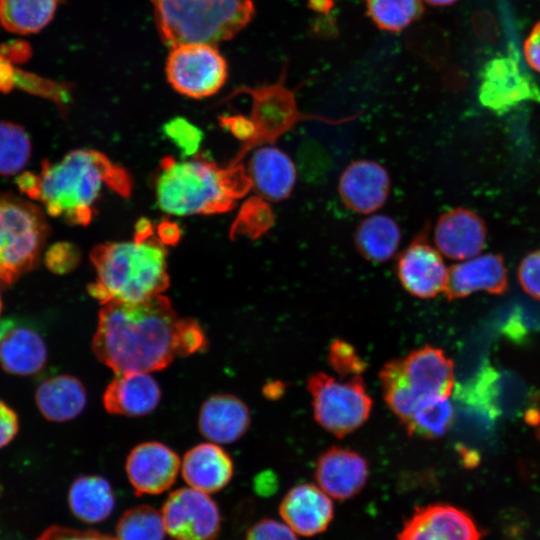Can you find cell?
<instances>
[{
    "instance_id": "c3c4849f",
    "label": "cell",
    "mask_w": 540,
    "mask_h": 540,
    "mask_svg": "<svg viewBox=\"0 0 540 540\" xmlns=\"http://www.w3.org/2000/svg\"><path fill=\"white\" fill-rule=\"evenodd\" d=\"M308 6L315 12L328 13L333 7V0H308Z\"/></svg>"
},
{
    "instance_id": "277c9868",
    "label": "cell",
    "mask_w": 540,
    "mask_h": 540,
    "mask_svg": "<svg viewBox=\"0 0 540 540\" xmlns=\"http://www.w3.org/2000/svg\"><path fill=\"white\" fill-rule=\"evenodd\" d=\"M252 188L247 169L239 163L221 167L203 155L162 160L155 192L159 208L171 215H208L232 210Z\"/></svg>"
},
{
    "instance_id": "681fc988",
    "label": "cell",
    "mask_w": 540,
    "mask_h": 540,
    "mask_svg": "<svg viewBox=\"0 0 540 540\" xmlns=\"http://www.w3.org/2000/svg\"><path fill=\"white\" fill-rule=\"evenodd\" d=\"M263 391L268 398H276L278 397V393L281 394L283 392V386L282 384L270 383Z\"/></svg>"
},
{
    "instance_id": "4316f807",
    "label": "cell",
    "mask_w": 540,
    "mask_h": 540,
    "mask_svg": "<svg viewBox=\"0 0 540 540\" xmlns=\"http://www.w3.org/2000/svg\"><path fill=\"white\" fill-rule=\"evenodd\" d=\"M402 232L398 223L388 215L375 214L364 218L356 227L355 247L366 260L382 263L398 251Z\"/></svg>"
},
{
    "instance_id": "52a82bcc",
    "label": "cell",
    "mask_w": 540,
    "mask_h": 540,
    "mask_svg": "<svg viewBox=\"0 0 540 540\" xmlns=\"http://www.w3.org/2000/svg\"><path fill=\"white\" fill-rule=\"evenodd\" d=\"M316 422L338 438L360 428L369 418L372 399L361 376L340 381L324 372L308 378Z\"/></svg>"
},
{
    "instance_id": "7dc6e473",
    "label": "cell",
    "mask_w": 540,
    "mask_h": 540,
    "mask_svg": "<svg viewBox=\"0 0 540 540\" xmlns=\"http://www.w3.org/2000/svg\"><path fill=\"white\" fill-rule=\"evenodd\" d=\"M157 236L165 245H172L179 240L180 229L176 224L164 221L157 227Z\"/></svg>"
},
{
    "instance_id": "9c48e42d",
    "label": "cell",
    "mask_w": 540,
    "mask_h": 540,
    "mask_svg": "<svg viewBox=\"0 0 540 540\" xmlns=\"http://www.w3.org/2000/svg\"><path fill=\"white\" fill-rule=\"evenodd\" d=\"M165 74L171 87L186 97L216 94L228 77V64L216 45L186 43L170 48Z\"/></svg>"
},
{
    "instance_id": "ba28073f",
    "label": "cell",
    "mask_w": 540,
    "mask_h": 540,
    "mask_svg": "<svg viewBox=\"0 0 540 540\" xmlns=\"http://www.w3.org/2000/svg\"><path fill=\"white\" fill-rule=\"evenodd\" d=\"M249 94L252 98L251 120L256 127L252 149L265 144H274L281 136L291 131L299 122L321 121L326 124H341L353 120L357 115L333 119L322 115L306 114L297 106L295 93L286 85V65L280 78L273 84L258 87H242L234 91Z\"/></svg>"
},
{
    "instance_id": "f35d334b",
    "label": "cell",
    "mask_w": 540,
    "mask_h": 540,
    "mask_svg": "<svg viewBox=\"0 0 540 540\" xmlns=\"http://www.w3.org/2000/svg\"><path fill=\"white\" fill-rule=\"evenodd\" d=\"M165 133L184 152L191 154L196 152L202 138L201 132L182 118L171 120L165 125Z\"/></svg>"
},
{
    "instance_id": "ab89813d",
    "label": "cell",
    "mask_w": 540,
    "mask_h": 540,
    "mask_svg": "<svg viewBox=\"0 0 540 540\" xmlns=\"http://www.w3.org/2000/svg\"><path fill=\"white\" fill-rule=\"evenodd\" d=\"M517 276L523 290L540 300V250L532 251L522 258Z\"/></svg>"
},
{
    "instance_id": "7a4b0ae2",
    "label": "cell",
    "mask_w": 540,
    "mask_h": 540,
    "mask_svg": "<svg viewBox=\"0 0 540 540\" xmlns=\"http://www.w3.org/2000/svg\"><path fill=\"white\" fill-rule=\"evenodd\" d=\"M19 189L38 200L48 214L69 223L87 225L104 186L129 196V175L104 154L87 149L69 152L60 161L44 160L38 174L26 172L17 178Z\"/></svg>"
},
{
    "instance_id": "5bb4252c",
    "label": "cell",
    "mask_w": 540,
    "mask_h": 540,
    "mask_svg": "<svg viewBox=\"0 0 540 540\" xmlns=\"http://www.w3.org/2000/svg\"><path fill=\"white\" fill-rule=\"evenodd\" d=\"M180 465V459L172 449L163 443L149 441L131 450L125 469L137 495H154L174 484Z\"/></svg>"
},
{
    "instance_id": "7bdbcfd3",
    "label": "cell",
    "mask_w": 540,
    "mask_h": 540,
    "mask_svg": "<svg viewBox=\"0 0 540 540\" xmlns=\"http://www.w3.org/2000/svg\"><path fill=\"white\" fill-rule=\"evenodd\" d=\"M540 327V317L531 318L528 313L516 309L504 322L502 328L504 334L515 341L522 340L528 333H532Z\"/></svg>"
},
{
    "instance_id": "60d3db41",
    "label": "cell",
    "mask_w": 540,
    "mask_h": 540,
    "mask_svg": "<svg viewBox=\"0 0 540 540\" xmlns=\"http://www.w3.org/2000/svg\"><path fill=\"white\" fill-rule=\"evenodd\" d=\"M246 540H298L297 534L283 521L264 518L248 530Z\"/></svg>"
},
{
    "instance_id": "7402d4cb",
    "label": "cell",
    "mask_w": 540,
    "mask_h": 540,
    "mask_svg": "<svg viewBox=\"0 0 540 540\" xmlns=\"http://www.w3.org/2000/svg\"><path fill=\"white\" fill-rule=\"evenodd\" d=\"M251 415L247 405L231 394H215L207 398L199 411L200 433L216 444H230L248 430Z\"/></svg>"
},
{
    "instance_id": "5b68a950",
    "label": "cell",
    "mask_w": 540,
    "mask_h": 540,
    "mask_svg": "<svg viewBox=\"0 0 540 540\" xmlns=\"http://www.w3.org/2000/svg\"><path fill=\"white\" fill-rule=\"evenodd\" d=\"M158 34L168 47L217 45L236 36L253 19V0H150Z\"/></svg>"
},
{
    "instance_id": "cb8c5ba5",
    "label": "cell",
    "mask_w": 540,
    "mask_h": 540,
    "mask_svg": "<svg viewBox=\"0 0 540 540\" xmlns=\"http://www.w3.org/2000/svg\"><path fill=\"white\" fill-rule=\"evenodd\" d=\"M182 476L194 489L207 494L223 489L234 468L229 454L216 443H201L188 450L182 460Z\"/></svg>"
},
{
    "instance_id": "d6a6232c",
    "label": "cell",
    "mask_w": 540,
    "mask_h": 540,
    "mask_svg": "<svg viewBox=\"0 0 540 540\" xmlns=\"http://www.w3.org/2000/svg\"><path fill=\"white\" fill-rule=\"evenodd\" d=\"M165 534L161 512L149 505L126 510L115 529L116 540H164Z\"/></svg>"
},
{
    "instance_id": "e0dca14e",
    "label": "cell",
    "mask_w": 540,
    "mask_h": 540,
    "mask_svg": "<svg viewBox=\"0 0 540 540\" xmlns=\"http://www.w3.org/2000/svg\"><path fill=\"white\" fill-rule=\"evenodd\" d=\"M484 220L473 210L457 207L442 213L434 229V243L439 252L452 260H466L479 255L486 244Z\"/></svg>"
},
{
    "instance_id": "9a60e30c",
    "label": "cell",
    "mask_w": 540,
    "mask_h": 540,
    "mask_svg": "<svg viewBox=\"0 0 540 540\" xmlns=\"http://www.w3.org/2000/svg\"><path fill=\"white\" fill-rule=\"evenodd\" d=\"M390 176L380 163L358 159L349 163L338 181V193L344 205L359 214H371L387 201Z\"/></svg>"
},
{
    "instance_id": "6da1fadb",
    "label": "cell",
    "mask_w": 540,
    "mask_h": 540,
    "mask_svg": "<svg viewBox=\"0 0 540 540\" xmlns=\"http://www.w3.org/2000/svg\"><path fill=\"white\" fill-rule=\"evenodd\" d=\"M101 305L92 350L115 374L159 371L173 361L179 318L167 297Z\"/></svg>"
},
{
    "instance_id": "2e32d148",
    "label": "cell",
    "mask_w": 540,
    "mask_h": 540,
    "mask_svg": "<svg viewBox=\"0 0 540 540\" xmlns=\"http://www.w3.org/2000/svg\"><path fill=\"white\" fill-rule=\"evenodd\" d=\"M314 477L317 486L332 499L347 500L366 485L369 464L354 450L332 446L317 459Z\"/></svg>"
},
{
    "instance_id": "484cf974",
    "label": "cell",
    "mask_w": 540,
    "mask_h": 540,
    "mask_svg": "<svg viewBox=\"0 0 540 540\" xmlns=\"http://www.w3.org/2000/svg\"><path fill=\"white\" fill-rule=\"evenodd\" d=\"M46 360V345L32 329L8 330L0 340V365L10 374L33 375L44 367Z\"/></svg>"
},
{
    "instance_id": "8d00e7d4",
    "label": "cell",
    "mask_w": 540,
    "mask_h": 540,
    "mask_svg": "<svg viewBox=\"0 0 540 540\" xmlns=\"http://www.w3.org/2000/svg\"><path fill=\"white\" fill-rule=\"evenodd\" d=\"M327 359L331 368L343 378L361 376L367 367L354 346L342 339L332 341Z\"/></svg>"
},
{
    "instance_id": "f907efd6",
    "label": "cell",
    "mask_w": 540,
    "mask_h": 540,
    "mask_svg": "<svg viewBox=\"0 0 540 540\" xmlns=\"http://www.w3.org/2000/svg\"><path fill=\"white\" fill-rule=\"evenodd\" d=\"M432 6H449L455 3L457 0H423Z\"/></svg>"
},
{
    "instance_id": "603a6c76",
    "label": "cell",
    "mask_w": 540,
    "mask_h": 540,
    "mask_svg": "<svg viewBox=\"0 0 540 540\" xmlns=\"http://www.w3.org/2000/svg\"><path fill=\"white\" fill-rule=\"evenodd\" d=\"M160 399V387L149 373H123L107 385L103 405L110 414L139 417L151 413Z\"/></svg>"
},
{
    "instance_id": "8fae6325",
    "label": "cell",
    "mask_w": 540,
    "mask_h": 540,
    "mask_svg": "<svg viewBox=\"0 0 540 540\" xmlns=\"http://www.w3.org/2000/svg\"><path fill=\"white\" fill-rule=\"evenodd\" d=\"M166 533L175 540H215L221 517L216 502L192 487L173 491L161 510Z\"/></svg>"
},
{
    "instance_id": "f5cc1de1",
    "label": "cell",
    "mask_w": 540,
    "mask_h": 540,
    "mask_svg": "<svg viewBox=\"0 0 540 540\" xmlns=\"http://www.w3.org/2000/svg\"><path fill=\"white\" fill-rule=\"evenodd\" d=\"M0 23H1V9H0Z\"/></svg>"
},
{
    "instance_id": "f1b7e54d",
    "label": "cell",
    "mask_w": 540,
    "mask_h": 540,
    "mask_svg": "<svg viewBox=\"0 0 540 540\" xmlns=\"http://www.w3.org/2000/svg\"><path fill=\"white\" fill-rule=\"evenodd\" d=\"M58 0H0L1 23L18 34L37 33L53 18Z\"/></svg>"
},
{
    "instance_id": "83f0119b",
    "label": "cell",
    "mask_w": 540,
    "mask_h": 540,
    "mask_svg": "<svg viewBox=\"0 0 540 540\" xmlns=\"http://www.w3.org/2000/svg\"><path fill=\"white\" fill-rule=\"evenodd\" d=\"M68 503L72 513L85 523H99L113 512L115 497L110 483L98 475L78 477L71 484Z\"/></svg>"
},
{
    "instance_id": "ffe728a7",
    "label": "cell",
    "mask_w": 540,
    "mask_h": 540,
    "mask_svg": "<svg viewBox=\"0 0 540 540\" xmlns=\"http://www.w3.org/2000/svg\"><path fill=\"white\" fill-rule=\"evenodd\" d=\"M252 187L262 198L279 202L287 199L296 184L297 171L291 157L273 144L255 148L249 161Z\"/></svg>"
},
{
    "instance_id": "ac0fdd59",
    "label": "cell",
    "mask_w": 540,
    "mask_h": 540,
    "mask_svg": "<svg viewBox=\"0 0 540 540\" xmlns=\"http://www.w3.org/2000/svg\"><path fill=\"white\" fill-rule=\"evenodd\" d=\"M279 515L297 535L312 537L329 527L334 517V505L319 486L302 483L292 487L282 498Z\"/></svg>"
},
{
    "instance_id": "836d02e7",
    "label": "cell",
    "mask_w": 540,
    "mask_h": 540,
    "mask_svg": "<svg viewBox=\"0 0 540 540\" xmlns=\"http://www.w3.org/2000/svg\"><path fill=\"white\" fill-rule=\"evenodd\" d=\"M31 155V141L23 127L0 121V176H12L25 167Z\"/></svg>"
},
{
    "instance_id": "816d5d0a",
    "label": "cell",
    "mask_w": 540,
    "mask_h": 540,
    "mask_svg": "<svg viewBox=\"0 0 540 540\" xmlns=\"http://www.w3.org/2000/svg\"><path fill=\"white\" fill-rule=\"evenodd\" d=\"M1 311H2V301H1V297H0V315H1Z\"/></svg>"
},
{
    "instance_id": "1f68e13d",
    "label": "cell",
    "mask_w": 540,
    "mask_h": 540,
    "mask_svg": "<svg viewBox=\"0 0 540 540\" xmlns=\"http://www.w3.org/2000/svg\"><path fill=\"white\" fill-rule=\"evenodd\" d=\"M366 13L380 29L401 32L418 20L424 11L423 0H364Z\"/></svg>"
},
{
    "instance_id": "4fadbf2b",
    "label": "cell",
    "mask_w": 540,
    "mask_h": 540,
    "mask_svg": "<svg viewBox=\"0 0 540 540\" xmlns=\"http://www.w3.org/2000/svg\"><path fill=\"white\" fill-rule=\"evenodd\" d=\"M441 255L428 242L425 233L415 237L397 257L396 275L401 286L421 299L444 292L448 268Z\"/></svg>"
},
{
    "instance_id": "bcb514c9",
    "label": "cell",
    "mask_w": 540,
    "mask_h": 540,
    "mask_svg": "<svg viewBox=\"0 0 540 540\" xmlns=\"http://www.w3.org/2000/svg\"><path fill=\"white\" fill-rule=\"evenodd\" d=\"M523 51L528 65L540 73V21L533 26L526 37Z\"/></svg>"
},
{
    "instance_id": "d4e9b609",
    "label": "cell",
    "mask_w": 540,
    "mask_h": 540,
    "mask_svg": "<svg viewBox=\"0 0 540 540\" xmlns=\"http://www.w3.org/2000/svg\"><path fill=\"white\" fill-rule=\"evenodd\" d=\"M35 400L41 414L49 421L65 422L84 410L87 393L83 383L71 375H58L43 381Z\"/></svg>"
},
{
    "instance_id": "30bf717a",
    "label": "cell",
    "mask_w": 540,
    "mask_h": 540,
    "mask_svg": "<svg viewBox=\"0 0 540 540\" xmlns=\"http://www.w3.org/2000/svg\"><path fill=\"white\" fill-rule=\"evenodd\" d=\"M478 97L484 107L501 115L524 102H540V87L518 58L497 56L480 72Z\"/></svg>"
},
{
    "instance_id": "f546056e",
    "label": "cell",
    "mask_w": 540,
    "mask_h": 540,
    "mask_svg": "<svg viewBox=\"0 0 540 540\" xmlns=\"http://www.w3.org/2000/svg\"><path fill=\"white\" fill-rule=\"evenodd\" d=\"M379 379L385 403L400 423L405 426L421 399L410 385L402 358L386 362L379 372Z\"/></svg>"
},
{
    "instance_id": "d6986e66",
    "label": "cell",
    "mask_w": 540,
    "mask_h": 540,
    "mask_svg": "<svg viewBox=\"0 0 540 540\" xmlns=\"http://www.w3.org/2000/svg\"><path fill=\"white\" fill-rule=\"evenodd\" d=\"M507 269L503 257L487 253L461 261L448 268L445 297L455 300L484 291L503 294L507 290Z\"/></svg>"
},
{
    "instance_id": "f6af8a7d",
    "label": "cell",
    "mask_w": 540,
    "mask_h": 540,
    "mask_svg": "<svg viewBox=\"0 0 540 540\" xmlns=\"http://www.w3.org/2000/svg\"><path fill=\"white\" fill-rule=\"evenodd\" d=\"M19 429V421L15 411L0 400V448L10 443Z\"/></svg>"
},
{
    "instance_id": "ee69618b",
    "label": "cell",
    "mask_w": 540,
    "mask_h": 540,
    "mask_svg": "<svg viewBox=\"0 0 540 540\" xmlns=\"http://www.w3.org/2000/svg\"><path fill=\"white\" fill-rule=\"evenodd\" d=\"M36 540H116L110 535L93 531L78 530L63 526H51L43 531Z\"/></svg>"
},
{
    "instance_id": "e575fe53",
    "label": "cell",
    "mask_w": 540,
    "mask_h": 540,
    "mask_svg": "<svg viewBox=\"0 0 540 540\" xmlns=\"http://www.w3.org/2000/svg\"><path fill=\"white\" fill-rule=\"evenodd\" d=\"M15 86L49 97L57 103L64 104L68 99L67 85L62 86L59 83L19 71L4 54L0 53V90L9 92Z\"/></svg>"
},
{
    "instance_id": "4dcf8cb0",
    "label": "cell",
    "mask_w": 540,
    "mask_h": 540,
    "mask_svg": "<svg viewBox=\"0 0 540 540\" xmlns=\"http://www.w3.org/2000/svg\"><path fill=\"white\" fill-rule=\"evenodd\" d=\"M453 419L454 409L448 397H425L417 403L404 428L410 436L436 439L448 431Z\"/></svg>"
},
{
    "instance_id": "3957f363",
    "label": "cell",
    "mask_w": 540,
    "mask_h": 540,
    "mask_svg": "<svg viewBox=\"0 0 540 540\" xmlns=\"http://www.w3.org/2000/svg\"><path fill=\"white\" fill-rule=\"evenodd\" d=\"M153 232L152 224L141 219L133 240L104 243L92 250L97 279L88 291L100 304L138 302L168 288L167 250Z\"/></svg>"
},
{
    "instance_id": "74e56055",
    "label": "cell",
    "mask_w": 540,
    "mask_h": 540,
    "mask_svg": "<svg viewBox=\"0 0 540 540\" xmlns=\"http://www.w3.org/2000/svg\"><path fill=\"white\" fill-rule=\"evenodd\" d=\"M207 345L204 329L196 320L178 319L175 332L176 356L186 357L196 352H202Z\"/></svg>"
},
{
    "instance_id": "b9f144b4",
    "label": "cell",
    "mask_w": 540,
    "mask_h": 540,
    "mask_svg": "<svg viewBox=\"0 0 540 540\" xmlns=\"http://www.w3.org/2000/svg\"><path fill=\"white\" fill-rule=\"evenodd\" d=\"M77 248L69 243H57L45 254V264L54 273L64 274L73 270L78 261Z\"/></svg>"
},
{
    "instance_id": "d590c367",
    "label": "cell",
    "mask_w": 540,
    "mask_h": 540,
    "mask_svg": "<svg viewBox=\"0 0 540 540\" xmlns=\"http://www.w3.org/2000/svg\"><path fill=\"white\" fill-rule=\"evenodd\" d=\"M275 222L268 200L261 196L247 199L241 206L231 229V235L257 239L267 233Z\"/></svg>"
},
{
    "instance_id": "44dd1931",
    "label": "cell",
    "mask_w": 540,
    "mask_h": 540,
    "mask_svg": "<svg viewBox=\"0 0 540 540\" xmlns=\"http://www.w3.org/2000/svg\"><path fill=\"white\" fill-rule=\"evenodd\" d=\"M403 367L416 395L449 397L454 385L453 362L430 345L417 348L402 358Z\"/></svg>"
},
{
    "instance_id": "8992f818",
    "label": "cell",
    "mask_w": 540,
    "mask_h": 540,
    "mask_svg": "<svg viewBox=\"0 0 540 540\" xmlns=\"http://www.w3.org/2000/svg\"><path fill=\"white\" fill-rule=\"evenodd\" d=\"M49 235L43 211L12 194H0V285L9 286L32 270Z\"/></svg>"
},
{
    "instance_id": "7c38bea8",
    "label": "cell",
    "mask_w": 540,
    "mask_h": 540,
    "mask_svg": "<svg viewBox=\"0 0 540 540\" xmlns=\"http://www.w3.org/2000/svg\"><path fill=\"white\" fill-rule=\"evenodd\" d=\"M483 532L464 510L446 503L418 506L405 519L397 540H481Z\"/></svg>"
}]
</instances>
